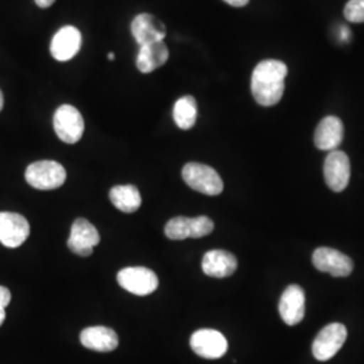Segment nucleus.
<instances>
[{
	"instance_id": "obj_1",
	"label": "nucleus",
	"mask_w": 364,
	"mask_h": 364,
	"mask_svg": "<svg viewBox=\"0 0 364 364\" xmlns=\"http://www.w3.org/2000/svg\"><path fill=\"white\" fill-rule=\"evenodd\" d=\"M287 64L278 60H264L255 66L251 77V92L258 105H278L285 92Z\"/></svg>"
},
{
	"instance_id": "obj_2",
	"label": "nucleus",
	"mask_w": 364,
	"mask_h": 364,
	"mask_svg": "<svg viewBox=\"0 0 364 364\" xmlns=\"http://www.w3.org/2000/svg\"><path fill=\"white\" fill-rule=\"evenodd\" d=\"M182 178L193 191L203 195H220L224 189V183L219 173L204 164H186L182 169Z\"/></svg>"
},
{
	"instance_id": "obj_3",
	"label": "nucleus",
	"mask_w": 364,
	"mask_h": 364,
	"mask_svg": "<svg viewBox=\"0 0 364 364\" xmlns=\"http://www.w3.org/2000/svg\"><path fill=\"white\" fill-rule=\"evenodd\" d=\"M25 178L36 189L52 191L64 185L66 170L55 161H38L27 166Z\"/></svg>"
},
{
	"instance_id": "obj_4",
	"label": "nucleus",
	"mask_w": 364,
	"mask_h": 364,
	"mask_svg": "<svg viewBox=\"0 0 364 364\" xmlns=\"http://www.w3.org/2000/svg\"><path fill=\"white\" fill-rule=\"evenodd\" d=\"M53 126L57 136L65 144H77L84 134V119L73 105L58 107L53 117Z\"/></svg>"
},
{
	"instance_id": "obj_5",
	"label": "nucleus",
	"mask_w": 364,
	"mask_h": 364,
	"mask_svg": "<svg viewBox=\"0 0 364 364\" xmlns=\"http://www.w3.org/2000/svg\"><path fill=\"white\" fill-rule=\"evenodd\" d=\"M346 338H347L346 326L338 323L328 324L318 332V335L313 341V356L320 362H326L332 359L346 343Z\"/></svg>"
},
{
	"instance_id": "obj_6",
	"label": "nucleus",
	"mask_w": 364,
	"mask_h": 364,
	"mask_svg": "<svg viewBox=\"0 0 364 364\" xmlns=\"http://www.w3.org/2000/svg\"><path fill=\"white\" fill-rule=\"evenodd\" d=\"M117 282L135 296H149L158 289V277L147 267H126L117 273Z\"/></svg>"
},
{
	"instance_id": "obj_7",
	"label": "nucleus",
	"mask_w": 364,
	"mask_h": 364,
	"mask_svg": "<svg viewBox=\"0 0 364 364\" xmlns=\"http://www.w3.org/2000/svg\"><path fill=\"white\" fill-rule=\"evenodd\" d=\"M324 177L328 188L333 192H343L348 186L351 178V164L344 151H329L324 162Z\"/></svg>"
},
{
	"instance_id": "obj_8",
	"label": "nucleus",
	"mask_w": 364,
	"mask_h": 364,
	"mask_svg": "<svg viewBox=\"0 0 364 364\" xmlns=\"http://www.w3.org/2000/svg\"><path fill=\"white\" fill-rule=\"evenodd\" d=\"M313 264L321 273L332 277H348L353 270L351 258L335 248L320 247L313 252Z\"/></svg>"
},
{
	"instance_id": "obj_9",
	"label": "nucleus",
	"mask_w": 364,
	"mask_h": 364,
	"mask_svg": "<svg viewBox=\"0 0 364 364\" xmlns=\"http://www.w3.org/2000/svg\"><path fill=\"white\" fill-rule=\"evenodd\" d=\"M30 235V224L19 213L0 212V243L9 248L21 247Z\"/></svg>"
},
{
	"instance_id": "obj_10",
	"label": "nucleus",
	"mask_w": 364,
	"mask_h": 364,
	"mask_svg": "<svg viewBox=\"0 0 364 364\" xmlns=\"http://www.w3.org/2000/svg\"><path fill=\"white\" fill-rule=\"evenodd\" d=\"M191 347L196 355L204 359H219L228 350V343L219 331L200 329L192 335Z\"/></svg>"
},
{
	"instance_id": "obj_11",
	"label": "nucleus",
	"mask_w": 364,
	"mask_h": 364,
	"mask_svg": "<svg viewBox=\"0 0 364 364\" xmlns=\"http://www.w3.org/2000/svg\"><path fill=\"white\" fill-rule=\"evenodd\" d=\"M100 243V235L91 223L80 218L73 223L68 247L80 257H90L93 248Z\"/></svg>"
},
{
	"instance_id": "obj_12",
	"label": "nucleus",
	"mask_w": 364,
	"mask_h": 364,
	"mask_svg": "<svg viewBox=\"0 0 364 364\" xmlns=\"http://www.w3.org/2000/svg\"><path fill=\"white\" fill-rule=\"evenodd\" d=\"M279 314L285 324L297 326L305 317V291L299 285H290L282 293L278 304Z\"/></svg>"
},
{
	"instance_id": "obj_13",
	"label": "nucleus",
	"mask_w": 364,
	"mask_h": 364,
	"mask_svg": "<svg viewBox=\"0 0 364 364\" xmlns=\"http://www.w3.org/2000/svg\"><path fill=\"white\" fill-rule=\"evenodd\" d=\"M82 37L78 28L75 26H65L60 28L53 37L50 43V53L53 58L61 63L72 60L81 49Z\"/></svg>"
},
{
	"instance_id": "obj_14",
	"label": "nucleus",
	"mask_w": 364,
	"mask_h": 364,
	"mask_svg": "<svg viewBox=\"0 0 364 364\" xmlns=\"http://www.w3.org/2000/svg\"><path fill=\"white\" fill-rule=\"evenodd\" d=\"M131 31L139 46L165 41L166 27L151 14H139L131 23Z\"/></svg>"
},
{
	"instance_id": "obj_15",
	"label": "nucleus",
	"mask_w": 364,
	"mask_h": 364,
	"mask_svg": "<svg viewBox=\"0 0 364 364\" xmlns=\"http://www.w3.org/2000/svg\"><path fill=\"white\" fill-rule=\"evenodd\" d=\"M344 138V126L338 117H326L318 123L314 132V144L324 151L338 150Z\"/></svg>"
},
{
	"instance_id": "obj_16",
	"label": "nucleus",
	"mask_w": 364,
	"mask_h": 364,
	"mask_svg": "<svg viewBox=\"0 0 364 364\" xmlns=\"http://www.w3.org/2000/svg\"><path fill=\"white\" fill-rule=\"evenodd\" d=\"M201 267L209 277L225 278L236 272L237 259L234 254L225 250H210L204 255Z\"/></svg>"
},
{
	"instance_id": "obj_17",
	"label": "nucleus",
	"mask_w": 364,
	"mask_h": 364,
	"mask_svg": "<svg viewBox=\"0 0 364 364\" xmlns=\"http://www.w3.org/2000/svg\"><path fill=\"white\" fill-rule=\"evenodd\" d=\"M80 341L85 348L97 352L114 351L119 346L117 332L107 326L85 328L80 335Z\"/></svg>"
},
{
	"instance_id": "obj_18",
	"label": "nucleus",
	"mask_w": 364,
	"mask_h": 364,
	"mask_svg": "<svg viewBox=\"0 0 364 364\" xmlns=\"http://www.w3.org/2000/svg\"><path fill=\"white\" fill-rule=\"evenodd\" d=\"M168 60L169 49L165 41H158L139 46V52L136 55V68L142 73H151L158 68L165 65Z\"/></svg>"
},
{
	"instance_id": "obj_19",
	"label": "nucleus",
	"mask_w": 364,
	"mask_h": 364,
	"mask_svg": "<svg viewBox=\"0 0 364 364\" xmlns=\"http://www.w3.org/2000/svg\"><path fill=\"white\" fill-rule=\"evenodd\" d=\"M109 200L119 210L124 213L136 212L141 204L142 197L134 185H117L109 191Z\"/></svg>"
},
{
	"instance_id": "obj_20",
	"label": "nucleus",
	"mask_w": 364,
	"mask_h": 364,
	"mask_svg": "<svg viewBox=\"0 0 364 364\" xmlns=\"http://www.w3.org/2000/svg\"><path fill=\"white\" fill-rule=\"evenodd\" d=\"M173 117L181 130H191L197 120V103L193 96H182L173 108Z\"/></svg>"
},
{
	"instance_id": "obj_21",
	"label": "nucleus",
	"mask_w": 364,
	"mask_h": 364,
	"mask_svg": "<svg viewBox=\"0 0 364 364\" xmlns=\"http://www.w3.org/2000/svg\"><path fill=\"white\" fill-rule=\"evenodd\" d=\"M165 235L170 240H185L191 237V219L185 216L173 218L165 227Z\"/></svg>"
},
{
	"instance_id": "obj_22",
	"label": "nucleus",
	"mask_w": 364,
	"mask_h": 364,
	"mask_svg": "<svg viewBox=\"0 0 364 364\" xmlns=\"http://www.w3.org/2000/svg\"><path fill=\"white\" fill-rule=\"evenodd\" d=\"M215 228L213 221L207 216H198L191 219V237H204Z\"/></svg>"
},
{
	"instance_id": "obj_23",
	"label": "nucleus",
	"mask_w": 364,
	"mask_h": 364,
	"mask_svg": "<svg viewBox=\"0 0 364 364\" xmlns=\"http://www.w3.org/2000/svg\"><path fill=\"white\" fill-rule=\"evenodd\" d=\"M344 16L352 23H363L364 0H350L344 7Z\"/></svg>"
},
{
	"instance_id": "obj_24",
	"label": "nucleus",
	"mask_w": 364,
	"mask_h": 364,
	"mask_svg": "<svg viewBox=\"0 0 364 364\" xmlns=\"http://www.w3.org/2000/svg\"><path fill=\"white\" fill-rule=\"evenodd\" d=\"M11 301V293L7 287H0V326L6 320V308Z\"/></svg>"
},
{
	"instance_id": "obj_25",
	"label": "nucleus",
	"mask_w": 364,
	"mask_h": 364,
	"mask_svg": "<svg viewBox=\"0 0 364 364\" xmlns=\"http://www.w3.org/2000/svg\"><path fill=\"white\" fill-rule=\"evenodd\" d=\"M225 3H228L230 6H234V7H245L246 4H248L250 0H224Z\"/></svg>"
},
{
	"instance_id": "obj_26",
	"label": "nucleus",
	"mask_w": 364,
	"mask_h": 364,
	"mask_svg": "<svg viewBox=\"0 0 364 364\" xmlns=\"http://www.w3.org/2000/svg\"><path fill=\"white\" fill-rule=\"evenodd\" d=\"M54 1H55V0H36L37 6L41 7V9H49Z\"/></svg>"
},
{
	"instance_id": "obj_27",
	"label": "nucleus",
	"mask_w": 364,
	"mask_h": 364,
	"mask_svg": "<svg viewBox=\"0 0 364 364\" xmlns=\"http://www.w3.org/2000/svg\"><path fill=\"white\" fill-rule=\"evenodd\" d=\"M3 107H4V97H3V93L0 91V111L3 109Z\"/></svg>"
},
{
	"instance_id": "obj_28",
	"label": "nucleus",
	"mask_w": 364,
	"mask_h": 364,
	"mask_svg": "<svg viewBox=\"0 0 364 364\" xmlns=\"http://www.w3.org/2000/svg\"><path fill=\"white\" fill-rule=\"evenodd\" d=\"M108 60H115V53H108Z\"/></svg>"
}]
</instances>
